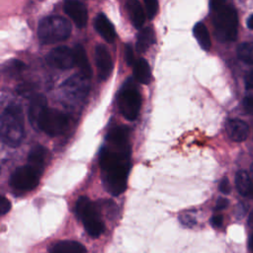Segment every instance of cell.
Here are the masks:
<instances>
[{"label":"cell","mask_w":253,"mask_h":253,"mask_svg":"<svg viewBox=\"0 0 253 253\" xmlns=\"http://www.w3.org/2000/svg\"><path fill=\"white\" fill-rule=\"evenodd\" d=\"M102 179L107 191L122 194L126 188L129 170V145L107 141L100 153Z\"/></svg>","instance_id":"obj_1"},{"label":"cell","mask_w":253,"mask_h":253,"mask_svg":"<svg viewBox=\"0 0 253 253\" xmlns=\"http://www.w3.org/2000/svg\"><path fill=\"white\" fill-rule=\"evenodd\" d=\"M0 135L2 141L11 147H17L25 137L24 118L20 107L12 105L7 107L0 120Z\"/></svg>","instance_id":"obj_2"},{"label":"cell","mask_w":253,"mask_h":253,"mask_svg":"<svg viewBox=\"0 0 253 253\" xmlns=\"http://www.w3.org/2000/svg\"><path fill=\"white\" fill-rule=\"evenodd\" d=\"M71 34V24L61 16H47L39 23L38 36L42 43L51 44L65 41Z\"/></svg>","instance_id":"obj_3"},{"label":"cell","mask_w":253,"mask_h":253,"mask_svg":"<svg viewBox=\"0 0 253 253\" xmlns=\"http://www.w3.org/2000/svg\"><path fill=\"white\" fill-rule=\"evenodd\" d=\"M75 210L85 230L91 237H99L105 231V224L101 219L99 209L87 197L78 199Z\"/></svg>","instance_id":"obj_4"},{"label":"cell","mask_w":253,"mask_h":253,"mask_svg":"<svg viewBox=\"0 0 253 253\" xmlns=\"http://www.w3.org/2000/svg\"><path fill=\"white\" fill-rule=\"evenodd\" d=\"M213 24L216 36L221 41H233L237 36V14L234 7L225 5L213 12Z\"/></svg>","instance_id":"obj_5"},{"label":"cell","mask_w":253,"mask_h":253,"mask_svg":"<svg viewBox=\"0 0 253 253\" xmlns=\"http://www.w3.org/2000/svg\"><path fill=\"white\" fill-rule=\"evenodd\" d=\"M119 107L123 116L128 121H134L140 111L141 97L134 85L126 83L119 95Z\"/></svg>","instance_id":"obj_6"},{"label":"cell","mask_w":253,"mask_h":253,"mask_svg":"<svg viewBox=\"0 0 253 253\" xmlns=\"http://www.w3.org/2000/svg\"><path fill=\"white\" fill-rule=\"evenodd\" d=\"M68 126V118L56 109L46 108L40 121V129L50 136L63 133Z\"/></svg>","instance_id":"obj_7"},{"label":"cell","mask_w":253,"mask_h":253,"mask_svg":"<svg viewBox=\"0 0 253 253\" xmlns=\"http://www.w3.org/2000/svg\"><path fill=\"white\" fill-rule=\"evenodd\" d=\"M41 173L30 165L17 168L10 178V186L20 192H28L35 189L40 181Z\"/></svg>","instance_id":"obj_8"},{"label":"cell","mask_w":253,"mask_h":253,"mask_svg":"<svg viewBox=\"0 0 253 253\" xmlns=\"http://www.w3.org/2000/svg\"><path fill=\"white\" fill-rule=\"evenodd\" d=\"M88 78L80 75L70 77L63 85V94L69 101L82 100L88 93Z\"/></svg>","instance_id":"obj_9"},{"label":"cell","mask_w":253,"mask_h":253,"mask_svg":"<svg viewBox=\"0 0 253 253\" xmlns=\"http://www.w3.org/2000/svg\"><path fill=\"white\" fill-rule=\"evenodd\" d=\"M46 61L49 65L58 69H69L75 65L73 49L65 45L57 46L47 54Z\"/></svg>","instance_id":"obj_10"},{"label":"cell","mask_w":253,"mask_h":253,"mask_svg":"<svg viewBox=\"0 0 253 253\" xmlns=\"http://www.w3.org/2000/svg\"><path fill=\"white\" fill-rule=\"evenodd\" d=\"M63 10L78 28L86 26L88 21V12L86 6L79 0H66Z\"/></svg>","instance_id":"obj_11"},{"label":"cell","mask_w":253,"mask_h":253,"mask_svg":"<svg viewBox=\"0 0 253 253\" xmlns=\"http://www.w3.org/2000/svg\"><path fill=\"white\" fill-rule=\"evenodd\" d=\"M95 60L99 78L101 80H107L113 70V61L111 54L105 45H97L95 48Z\"/></svg>","instance_id":"obj_12"},{"label":"cell","mask_w":253,"mask_h":253,"mask_svg":"<svg viewBox=\"0 0 253 253\" xmlns=\"http://www.w3.org/2000/svg\"><path fill=\"white\" fill-rule=\"evenodd\" d=\"M46 108H47V101L43 95L38 94L32 98L30 105H29L28 117H29V121H30L31 125L35 128L40 129V127H39L40 121H41V118Z\"/></svg>","instance_id":"obj_13"},{"label":"cell","mask_w":253,"mask_h":253,"mask_svg":"<svg viewBox=\"0 0 253 253\" xmlns=\"http://www.w3.org/2000/svg\"><path fill=\"white\" fill-rule=\"evenodd\" d=\"M225 128L229 138L233 141L240 142L245 140L248 136V126L241 120L232 119L227 121Z\"/></svg>","instance_id":"obj_14"},{"label":"cell","mask_w":253,"mask_h":253,"mask_svg":"<svg viewBox=\"0 0 253 253\" xmlns=\"http://www.w3.org/2000/svg\"><path fill=\"white\" fill-rule=\"evenodd\" d=\"M94 27L96 31L104 38L108 42H113L116 39V32L113 24L106 17L105 14L100 13L94 21Z\"/></svg>","instance_id":"obj_15"},{"label":"cell","mask_w":253,"mask_h":253,"mask_svg":"<svg viewBox=\"0 0 253 253\" xmlns=\"http://www.w3.org/2000/svg\"><path fill=\"white\" fill-rule=\"evenodd\" d=\"M47 155H48V150L44 146L36 145L29 152L28 165L32 166L34 169H36L38 172L42 174L45 165Z\"/></svg>","instance_id":"obj_16"},{"label":"cell","mask_w":253,"mask_h":253,"mask_svg":"<svg viewBox=\"0 0 253 253\" xmlns=\"http://www.w3.org/2000/svg\"><path fill=\"white\" fill-rule=\"evenodd\" d=\"M235 186L240 195L253 199V180L247 172L240 170L236 173Z\"/></svg>","instance_id":"obj_17"},{"label":"cell","mask_w":253,"mask_h":253,"mask_svg":"<svg viewBox=\"0 0 253 253\" xmlns=\"http://www.w3.org/2000/svg\"><path fill=\"white\" fill-rule=\"evenodd\" d=\"M73 52H74L75 64L79 68L80 73L89 79L92 76V69H91L89 60L87 58V54L84 47L81 44H76L73 48Z\"/></svg>","instance_id":"obj_18"},{"label":"cell","mask_w":253,"mask_h":253,"mask_svg":"<svg viewBox=\"0 0 253 253\" xmlns=\"http://www.w3.org/2000/svg\"><path fill=\"white\" fill-rule=\"evenodd\" d=\"M126 10L134 28L140 29L144 24L145 14L138 0H127Z\"/></svg>","instance_id":"obj_19"},{"label":"cell","mask_w":253,"mask_h":253,"mask_svg":"<svg viewBox=\"0 0 253 253\" xmlns=\"http://www.w3.org/2000/svg\"><path fill=\"white\" fill-rule=\"evenodd\" d=\"M85 246L77 241L65 240L55 243L49 250V253H86Z\"/></svg>","instance_id":"obj_20"},{"label":"cell","mask_w":253,"mask_h":253,"mask_svg":"<svg viewBox=\"0 0 253 253\" xmlns=\"http://www.w3.org/2000/svg\"><path fill=\"white\" fill-rule=\"evenodd\" d=\"M154 42H155V36H154L153 30L148 27L144 28L137 35L135 48H136L137 52H139V53L144 52L148 49V47Z\"/></svg>","instance_id":"obj_21"},{"label":"cell","mask_w":253,"mask_h":253,"mask_svg":"<svg viewBox=\"0 0 253 253\" xmlns=\"http://www.w3.org/2000/svg\"><path fill=\"white\" fill-rule=\"evenodd\" d=\"M133 75L135 79L142 84H148L151 80V72L147 61L139 58L133 65Z\"/></svg>","instance_id":"obj_22"},{"label":"cell","mask_w":253,"mask_h":253,"mask_svg":"<svg viewBox=\"0 0 253 253\" xmlns=\"http://www.w3.org/2000/svg\"><path fill=\"white\" fill-rule=\"evenodd\" d=\"M193 34L200 46L205 50H209L211 42L207 27L203 23H197L193 29Z\"/></svg>","instance_id":"obj_23"},{"label":"cell","mask_w":253,"mask_h":253,"mask_svg":"<svg viewBox=\"0 0 253 253\" xmlns=\"http://www.w3.org/2000/svg\"><path fill=\"white\" fill-rule=\"evenodd\" d=\"M238 57L249 64H253V42H244L238 46Z\"/></svg>","instance_id":"obj_24"},{"label":"cell","mask_w":253,"mask_h":253,"mask_svg":"<svg viewBox=\"0 0 253 253\" xmlns=\"http://www.w3.org/2000/svg\"><path fill=\"white\" fill-rule=\"evenodd\" d=\"M5 71L9 74H17L19 72H21L23 70V68L25 67V64L18 59H13L10 60L8 62H6L5 64Z\"/></svg>","instance_id":"obj_25"},{"label":"cell","mask_w":253,"mask_h":253,"mask_svg":"<svg viewBox=\"0 0 253 253\" xmlns=\"http://www.w3.org/2000/svg\"><path fill=\"white\" fill-rule=\"evenodd\" d=\"M147 17L152 19L158 10V1L157 0H143Z\"/></svg>","instance_id":"obj_26"},{"label":"cell","mask_w":253,"mask_h":253,"mask_svg":"<svg viewBox=\"0 0 253 253\" xmlns=\"http://www.w3.org/2000/svg\"><path fill=\"white\" fill-rule=\"evenodd\" d=\"M10 210H11L10 201L6 197L2 196L0 198V214L5 215L6 213H8L10 211Z\"/></svg>","instance_id":"obj_27"},{"label":"cell","mask_w":253,"mask_h":253,"mask_svg":"<svg viewBox=\"0 0 253 253\" xmlns=\"http://www.w3.org/2000/svg\"><path fill=\"white\" fill-rule=\"evenodd\" d=\"M125 59H126V62L127 63V65H132L134 56H133L132 46L129 43L126 44V47H125Z\"/></svg>","instance_id":"obj_28"},{"label":"cell","mask_w":253,"mask_h":253,"mask_svg":"<svg viewBox=\"0 0 253 253\" xmlns=\"http://www.w3.org/2000/svg\"><path fill=\"white\" fill-rule=\"evenodd\" d=\"M243 106L247 113L253 115V94H249L244 98Z\"/></svg>","instance_id":"obj_29"},{"label":"cell","mask_w":253,"mask_h":253,"mask_svg":"<svg viewBox=\"0 0 253 253\" xmlns=\"http://www.w3.org/2000/svg\"><path fill=\"white\" fill-rule=\"evenodd\" d=\"M179 219L181 221V223H183L184 225L187 226H193L196 223L195 218L190 214V213H183L179 216Z\"/></svg>","instance_id":"obj_30"},{"label":"cell","mask_w":253,"mask_h":253,"mask_svg":"<svg viewBox=\"0 0 253 253\" xmlns=\"http://www.w3.org/2000/svg\"><path fill=\"white\" fill-rule=\"evenodd\" d=\"M226 5V0H210V7L212 12H215Z\"/></svg>","instance_id":"obj_31"},{"label":"cell","mask_w":253,"mask_h":253,"mask_svg":"<svg viewBox=\"0 0 253 253\" xmlns=\"http://www.w3.org/2000/svg\"><path fill=\"white\" fill-rule=\"evenodd\" d=\"M230 190H231V188H230L229 181H228V179H227L226 177H224V178L220 181V183H219V191H220L221 193L227 195V194L230 193Z\"/></svg>","instance_id":"obj_32"},{"label":"cell","mask_w":253,"mask_h":253,"mask_svg":"<svg viewBox=\"0 0 253 253\" xmlns=\"http://www.w3.org/2000/svg\"><path fill=\"white\" fill-rule=\"evenodd\" d=\"M223 222V216L221 214H214L211 216V223L213 227L217 228V227H220L221 224Z\"/></svg>","instance_id":"obj_33"},{"label":"cell","mask_w":253,"mask_h":253,"mask_svg":"<svg viewBox=\"0 0 253 253\" xmlns=\"http://www.w3.org/2000/svg\"><path fill=\"white\" fill-rule=\"evenodd\" d=\"M228 206V201L225 198H218L215 203V210L220 211L224 210Z\"/></svg>","instance_id":"obj_34"},{"label":"cell","mask_w":253,"mask_h":253,"mask_svg":"<svg viewBox=\"0 0 253 253\" xmlns=\"http://www.w3.org/2000/svg\"><path fill=\"white\" fill-rule=\"evenodd\" d=\"M245 85L247 89H253V70L249 71L245 76Z\"/></svg>","instance_id":"obj_35"},{"label":"cell","mask_w":253,"mask_h":253,"mask_svg":"<svg viewBox=\"0 0 253 253\" xmlns=\"http://www.w3.org/2000/svg\"><path fill=\"white\" fill-rule=\"evenodd\" d=\"M247 26H248L249 29L253 30V14L249 17V19H248V21H247Z\"/></svg>","instance_id":"obj_36"},{"label":"cell","mask_w":253,"mask_h":253,"mask_svg":"<svg viewBox=\"0 0 253 253\" xmlns=\"http://www.w3.org/2000/svg\"><path fill=\"white\" fill-rule=\"evenodd\" d=\"M248 225L249 227L253 230V211L250 213L249 215V218H248Z\"/></svg>","instance_id":"obj_37"},{"label":"cell","mask_w":253,"mask_h":253,"mask_svg":"<svg viewBox=\"0 0 253 253\" xmlns=\"http://www.w3.org/2000/svg\"><path fill=\"white\" fill-rule=\"evenodd\" d=\"M249 247H250L251 251L253 252V233H252V235H251V237H250V241H249Z\"/></svg>","instance_id":"obj_38"},{"label":"cell","mask_w":253,"mask_h":253,"mask_svg":"<svg viewBox=\"0 0 253 253\" xmlns=\"http://www.w3.org/2000/svg\"><path fill=\"white\" fill-rule=\"evenodd\" d=\"M250 176H251V178H252V180H253V164L251 165V169H250Z\"/></svg>","instance_id":"obj_39"}]
</instances>
